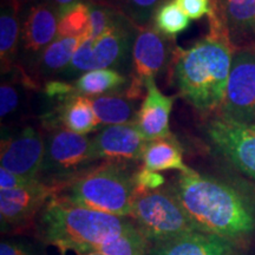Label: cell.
I'll use <instances>...</instances> for the list:
<instances>
[{"mask_svg":"<svg viewBox=\"0 0 255 255\" xmlns=\"http://www.w3.org/2000/svg\"><path fill=\"white\" fill-rule=\"evenodd\" d=\"M170 188L201 232L234 241L255 231L253 208L226 183L193 170L180 173Z\"/></svg>","mask_w":255,"mask_h":255,"instance_id":"obj_1","label":"cell"},{"mask_svg":"<svg viewBox=\"0 0 255 255\" xmlns=\"http://www.w3.org/2000/svg\"><path fill=\"white\" fill-rule=\"evenodd\" d=\"M234 51L228 38L209 32L189 49L176 47L174 76L177 88L200 113L210 114L221 108Z\"/></svg>","mask_w":255,"mask_h":255,"instance_id":"obj_2","label":"cell"},{"mask_svg":"<svg viewBox=\"0 0 255 255\" xmlns=\"http://www.w3.org/2000/svg\"><path fill=\"white\" fill-rule=\"evenodd\" d=\"M135 226L131 218L73 205L56 195L38 215L37 238L62 255L84 254Z\"/></svg>","mask_w":255,"mask_h":255,"instance_id":"obj_3","label":"cell"},{"mask_svg":"<svg viewBox=\"0 0 255 255\" xmlns=\"http://www.w3.org/2000/svg\"><path fill=\"white\" fill-rule=\"evenodd\" d=\"M135 173L129 164L104 162L59 187L57 197L97 212L129 218L136 196Z\"/></svg>","mask_w":255,"mask_h":255,"instance_id":"obj_4","label":"cell"},{"mask_svg":"<svg viewBox=\"0 0 255 255\" xmlns=\"http://www.w3.org/2000/svg\"><path fill=\"white\" fill-rule=\"evenodd\" d=\"M129 218L150 244L200 231L171 188L137 194Z\"/></svg>","mask_w":255,"mask_h":255,"instance_id":"obj_5","label":"cell"},{"mask_svg":"<svg viewBox=\"0 0 255 255\" xmlns=\"http://www.w3.org/2000/svg\"><path fill=\"white\" fill-rule=\"evenodd\" d=\"M97 161L94 139L68 129L56 130L45 141L39 180L59 188L94 169Z\"/></svg>","mask_w":255,"mask_h":255,"instance_id":"obj_6","label":"cell"},{"mask_svg":"<svg viewBox=\"0 0 255 255\" xmlns=\"http://www.w3.org/2000/svg\"><path fill=\"white\" fill-rule=\"evenodd\" d=\"M128 21H130L129 19L120 13L116 21L102 36L96 39L87 38L83 40L70 65L62 72L63 75L71 77L92 70L114 69L123 63L133 44L131 26Z\"/></svg>","mask_w":255,"mask_h":255,"instance_id":"obj_7","label":"cell"},{"mask_svg":"<svg viewBox=\"0 0 255 255\" xmlns=\"http://www.w3.org/2000/svg\"><path fill=\"white\" fill-rule=\"evenodd\" d=\"M169 53L167 37L157 28L148 25L137 26L131 47V73L124 96L133 102L144 98L146 83L163 70Z\"/></svg>","mask_w":255,"mask_h":255,"instance_id":"obj_8","label":"cell"},{"mask_svg":"<svg viewBox=\"0 0 255 255\" xmlns=\"http://www.w3.org/2000/svg\"><path fill=\"white\" fill-rule=\"evenodd\" d=\"M221 115L226 119L255 123V47L238 49L233 53Z\"/></svg>","mask_w":255,"mask_h":255,"instance_id":"obj_9","label":"cell"},{"mask_svg":"<svg viewBox=\"0 0 255 255\" xmlns=\"http://www.w3.org/2000/svg\"><path fill=\"white\" fill-rule=\"evenodd\" d=\"M207 133L235 167L255 180V127L216 116L209 121Z\"/></svg>","mask_w":255,"mask_h":255,"instance_id":"obj_10","label":"cell"},{"mask_svg":"<svg viewBox=\"0 0 255 255\" xmlns=\"http://www.w3.org/2000/svg\"><path fill=\"white\" fill-rule=\"evenodd\" d=\"M57 193L58 188L44 183L40 180L17 189L0 190L1 234L23 227L33 220Z\"/></svg>","mask_w":255,"mask_h":255,"instance_id":"obj_11","label":"cell"},{"mask_svg":"<svg viewBox=\"0 0 255 255\" xmlns=\"http://www.w3.org/2000/svg\"><path fill=\"white\" fill-rule=\"evenodd\" d=\"M44 158L45 141L33 128L26 127L17 135L1 139L0 164L11 173L39 180Z\"/></svg>","mask_w":255,"mask_h":255,"instance_id":"obj_12","label":"cell"},{"mask_svg":"<svg viewBox=\"0 0 255 255\" xmlns=\"http://www.w3.org/2000/svg\"><path fill=\"white\" fill-rule=\"evenodd\" d=\"M92 139L100 159L123 164L142 161L149 142L135 122L105 127Z\"/></svg>","mask_w":255,"mask_h":255,"instance_id":"obj_13","label":"cell"},{"mask_svg":"<svg viewBox=\"0 0 255 255\" xmlns=\"http://www.w3.org/2000/svg\"><path fill=\"white\" fill-rule=\"evenodd\" d=\"M208 18L222 25L235 50L255 47V0H212Z\"/></svg>","mask_w":255,"mask_h":255,"instance_id":"obj_14","label":"cell"},{"mask_svg":"<svg viewBox=\"0 0 255 255\" xmlns=\"http://www.w3.org/2000/svg\"><path fill=\"white\" fill-rule=\"evenodd\" d=\"M58 21L59 11L46 0H40L30 6L20 31V45L28 56H41L56 39Z\"/></svg>","mask_w":255,"mask_h":255,"instance_id":"obj_15","label":"cell"},{"mask_svg":"<svg viewBox=\"0 0 255 255\" xmlns=\"http://www.w3.org/2000/svg\"><path fill=\"white\" fill-rule=\"evenodd\" d=\"M174 96H165L155 79L146 83V94L137 110L136 126L148 141L173 136L169 129V117L173 110Z\"/></svg>","mask_w":255,"mask_h":255,"instance_id":"obj_16","label":"cell"},{"mask_svg":"<svg viewBox=\"0 0 255 255\" xmlns=\"http://www.w3.org/2000/svg\"><path fill=\"white\" fill-rule=\"evenodd\" d=\"M146 255H237L233 241L205 232L150 244Z\"/></svg>","mask_w":255,"mask_h":255,"instance_id":"obj_17","label":"cell"},{"mask_svg":"<svg viewBox=\"0 0 255 255\" xmlns=\"http://www.w3.org/2000/svg\"><path fill=\"white\" fill-rule=\"evenodd\" d=\"M143 167L152 171L177 170L182 174L193 169L183 162V150L174 136L152 139L146 143L142 156Z\"/></svg>","mask_w":255,"mask_h":255,"instance_id":"obj_18","label":"cell"},{"mask_svg":"<svg viewBox=\"0 0 255 255\" xmlns=\"http://www.w3.org/2000/svg\"><path fill=\"white\" fill-rule=\"evenodd\" d=\"M92 108L101 126H117L135 122L137 111L133 101L116 95L90 97Z\"/></svg>","mask_w":255,"mask_h":255,"instance_id":"obj_19","label":"cell"},{"mask_svg":"<svg viewBox=\"0 0 255 255\" xmlns=\"http://www.w3.org/2000/svg\"><path fill=\"white\" fill-rule=\"evenodd\" d=\"M60 120L65 129L81 135H88L101 126L95 115L90 97L82 95H73L66 98Z\"/></svg>","mask_w":255,"mask_h":255,"instance_id":"obj_20","label":"cell"},{"mask_svg":"<svg viewBox=\"0 0 255 255\" xmlns=\"http://www.w3.org/2000/svg\"><path fill=\"white\" fill-rule=\"evenodd\" d=\"M20 31L18 11L9 4L2 5L0 14V59L2 73L12 68L18 45L20 44Z\"/></svg>","mask_w":255,"mask_h":255,"instance_id":"obj_21","label":"cell"},{"mask_svg":"<svg viewBox=\"0 0 255 255\" xmlns=\"http://www.w3.org/2000/svg\"><path fill=\"white\" fill-rule=\"evenodd\" d=\"M83 40L82 37H57L39 57L40 72L43 75L62 73L70 65Z\"/></svg>","mask_w":255,"mask_h":255,"instance_id":"obj_22","label":"cell"},{"mask_svg":"<svg viewBox=\"0 0 255 255\" xmlns=\"http://www.w3.org/2000/svg\"><path fill=\"white\" fill-rule=\"evenodd\" d=\"M126 83V77L115 69H102L83 73L73 83V88L76 95L96 97L108 91L116 90Z\"/></svg>","mask_w":255,"mask_h":255,"instance_id":"obj_23","label":"cell"},{"mask_svg":"<svg viewBox=\"0 0 255 255\" xmlns=\"http://www.w3.org/2000/svg\"><path fill=\"white\" fill-rule=\"evenodd\" d=\"M90 26V1L76 2L59 11L58 34L57 37L87 38Z\"/></svg>","mask_w":255,"mask_h":255,"instance_id":"obj_24","label":"cell"},{"mask_svg":"<svg viewBox=\"0 0 255 255\" xmlns=\"http://www.w3.org/2000/svg\"><path fill=\"white\" fill-rule=\"evenodd\" d=\"M149 246L150 242L143 237L135 226L96 247L92 252H98L103 255H146Z\"/></svg>","mask_w":255,"mask_h":255,"instance_id":"obj_25","label":"cell"},{"mask_svg":"<svg viewBox=\"0 0 255 255\" xmlns=\"http://www.w3.org/2000/svg\"><path fill=\"white\" fill-rule=\"evenodd\" d=\"M155 27L167 38H174L189 27L190 19L175 0H164L154 14Z\"/></svg>","mask_w":255,"mask_h":255,"instance_id":"obj_26","label":"cell"},{"mask_svg":"<svg viewBox=\"0 0 255 255\" xmlns=\"http://www.w3.org/2000/svg\"><path fill=\"white\" fill-rule=\"evenodd\" d=\"M102 4L114 8L136 26H146L150 23L158 6L164 0H101Z\"/></svg>","mask_w":255,"mask_h":255,"instance_id":"obj_27","label":"cell"},{"mask_svg":"<svg viewBox=\"0 0 255 255\" xmlns=\"http://www.w3.org/2000/svg\"><path fill=\"white\" fill-rule=\"evenodd\" d=\"M0 255H47L46 244L37 237H6L0 242Z\"/></svg>","mask_w":255,"mask_h":255,"instance_id":"obj_28","label":"cell"},{"mask_svg":"<svg viewBox=\"0 0 255 255\" xmlns=\"http://www.w3.org/2000/svg\"><path fill=\"white\" fill-rule=\"evenodd\" d=\"M119 15V12L109 6L90 2V26H89L87 38L96 39L102 36L116 21Z\"/></svg>","mask_w":255,"mask_h":255,"instance_id":"obj_29","label":"cell"},{"mask_svg":"<svg viewBox=\"0 0 255 255\" xmlns=\"http://www.w3.org/2000/svg\"><path fill=\"white\" fill-rule=\"evenodd\" d=\"M135 183H136V195L137 194H144L149 191L161 189L164 186L165 178L157 171L149 170L142 167L135 173Z\"/></svg>","mask_w":255,"mask_h":255,"instance_id":"obj_30","label":"cell"},{"mask_svg":"<svg viewBox=\"0 0 255 255\" xmlns=\"http://www.w3.org/2000/svg\"><path fill=\"white\" fill-rule=\"evenodd\" d=\"M20 103V96L13 85L2 82L0 87V116L5 119L13 114Z\"/></svg>","mask_w":255,"mask_h":255,"instance_id":"obj_31","label":"cell"},{"mask_svg":"<svg viewBox=\"0 0 255 255\" xmlns=\"http://www.w3.org/2000/svg\"><path fill=\"white\" fill-rule=\"evenodd\" d=\"M188 15V18L193 20H200L205 15H209L212 12V0H175Z\"/></svg>","mask_w":255,"mask_h":255,"instance_id":"obj_32","label":"cell"},{"mask_svg":"<svg viewBox=\"0 0 255 255\" xmlns=\"http://www.w3.org/2000/svg\"><path fill=\"white\" fill-rule=\"evenodd\" d=\"M37 181L39 180H30V178L11 173L7 169L0 167V190L17 189V188L30 186Z\"/></svg>","mask_w":255,"mask_h":255,"instance_id":"obj_33","label":"cell"},{"mask_svg":"<svg viewBox=\"0 0 255 255\" xmlns=\"http://www.w3.org/2000/svg\"><path fill=\"white\" fill-rule=\"evenodd\" d=\"M45 94L49 97H70V96L76 95L73 85L65 82L53 81L49 82L45 85Z\"/></svg>","mask_w":255,"mask_h":255,"instance_id":"obj_34","label":"cell"},{"mask_svg":"<svg viewBox=\"0 0 255 255\" xmlns=\"http://www.w3.org/2000/svg\"><path fill=\"white\" fill-rule=\"evenodd\" d=\"M51 5H53L58 11H62L64 8H68L70 6L76 4V2L82 1V0H46Z\"/></svg>","mask_w":255,"mask_h":255,"instance_id":"obj_35","label":"cell"},{"mask_svg":"<svg viewBox=\"0 0 255 255\" xmlns=\"http://www.w3.org/2000/svg\"><path fill=\"white\" fill-rule=\"evenodd\" d=\"M32 0H7V4H9L13 7L15 11H20V8L23 7V6H25L26 4H28V2H31Z\"/></svg>","mask_w":255,"mask_h":255,"instance_id":"obj_36","label":"cell"},{"mask_svg":"<svg viewBox=\"0 0 255 255\" xmlns=\"http://www.w3.org/2000/svg\"><path fill=\"white\" fill-rule=\"evenodd\" d=\"M75 255H103L98 252H89V253H84V254H75Z\"/></svg>","mask_w":255,"mask_h":255,"instance_id":"obj_37","label":"cell"},{"mask_svg":"<svg viewBox=\"0 0 255 255\" xmlns=\"http://www.w3.org/2000/svg\"><path fill=\"white\" fill-rule=\"evenodd\" d=\"M253 127H255V123H254V124H253Z\"/></svg>","mask_w":255,"mask_h":255,"instance_id":"obj_38","label":"cell"}]
</instances>
